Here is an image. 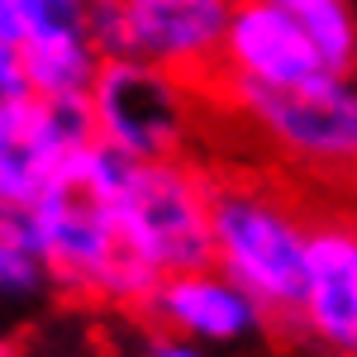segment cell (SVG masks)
Instances as JSON below:
<instances>
[{
    "label": "cell",
    "instance_id": "277c9868",
    "mask_svg": "<svg viewBox=\"0 0 357 357\" xmlns=\"http://www.w3.org/2000/svg\"><path fill=\"white\" fill-rule=\"evenodd\" d=\"M114 215L124 243L158 276L215 267V229H210V167L191 158L134 162L114 191Z\"/></svg>",
    "mask_w": 357,
    "mask_h": 357
},
{
    "label": "cell",
    "instance_id": "8992f818",
    "mask_svg": "<svg viewBox=\"0 0 357 357\" xmlns=\"http://www.w3.org/2000/svg\"><path fill=\"white\" fill-rule=\"evenodd\" d=\"M291 338L324 357H357V215L314 210L305 296Z\"/></svg>",
    "mask_w": 357,
    "mask_h": 357
},
{
    "label": "cell",
    "instance_id": "6da1fadb",
    "mask_svg": "<svg viewBox=\"0 0 357 357\" xmlns=\"http://www.w3.org/2000/svg\"><path fill=\"white\" fill-rule=\"evenodd\" d=\"M210 229L215 267L272 314L276 333H291L305 296L314 210L276 181L248 172H210Z\"/></svg>",
    "mask_w": 357,
    "mask_h": 357
},
{
    "label": "cell",
    "instance_id": "2e32d148",
    "mask_svg": "<svg viewBox=\"0 0 357 357\" xmlns=\"http://www.w3.org/2000/svg\"><path fill=\"white\" fill-rule=\"evenodd\" d=\"M353 77H357V57H353Z\"/></svg>",
    "mask_w": 357,
    "mask_h": 357
},
{
    "label": "cell",
    "instance_id": "4fadbf2b",
    "mask_svg": "<svg viewBox=\"0 0 357 357\" xmlns=\"http://www.w3.org/2000/svg\"><path fill=\"white\" fill-rule=\"evenodd\" d=\"M148 357H210V353H205V343H191L181 333H167V338H158L148 348Z\"/></svg>",
    "mask_w": 357,
    "mask_h": 357
},
{
    "label": "cell",
    "instance_id": "7a4b0ae2",
    "mask_svg": "<svg viewBox=\"0 0 357 357\" xmlns=\"http://www.w3.org/2000/svg\"><path fill=\"white\" fill-rule=\"evenodd\" d=\"M24 229L48 281L72 296L105 301L119 310H143L162 281L124 243L114 195L91 186L77 167L67 176H57L24 210Z\"/></svg>",
    "mask_w": 357,
    "mask_h": 357
},
{
    "label": "cell",
    "instance_id": "9a60e30c",
    "mask_svg": "<svg viewBox=\"0 0 357 357\" xmlns=\"http://www.w3.org/2000/svg\"><path fill=\"white\" fill-rule=\"evenodd\" d=\"M348 181H353V191H357V167H353V176H348Z\"/></svg>",
    "mask_w": 357,
    "mask_h": 357
},
{
    "label": "cell",
    "instance_id": "5bb4252c",
    "mask_svg": "<svg viewBox=\"0 0 357 357\" xmlns=\"http://www.w3.org/2000/svg\"><path fill=\"white\" fill-rule=\"evenodd\" d=\"M0 43H15L20 48V15L10 0H0Z\"/></svg>",
    "mask_w": 357,
    "mask_h": 357
},
{
    "label": "cell",
    "instance_id": "30bf717a",
    "mask_svg": "<svg viewBox=\"0 0 357 357\" xmlns=\"http://www.w3.org/2000/svg\"><path fill=\"white\" fill-rule=\"evenodd\" d=\"M24 77L43 100H86L96 72H100V48L91 43V33H48V38H24Z\"/></svg>",
    "mask_w": 357,
    "mask_h": 357
},
{
    "label": "cell",
    "instance_id": "7c38bea8",
    "mask_svg": "<svg viewBox=\"0 0 357 357\" xmlns=\"http://www.w3.org/2000/svg\"><path fill=\"white\" fill-rule=\"evenodd\" d=\"M10 5L20 15V43L48 33H91L86 29L91 0H10Z\"/></svg>",
    "mask_w": 357,
    "mask_h": 357
},
{
    "label": "cell",
    "instance_id": "ba28073f",
    "mask_svg": "<svg viewBox=\"0 0 357 357\" xmlns=\"http://www.w3.org/2000/svg\"><path fill=\"white\" fill-rule=\"evenodd\" d=\"M143 314L153 324H162L167 333H181V338L210 343V348H238V343L276 333L272 314L220 267L162 276L143 305Z\"/></svg>",
    "mask_w": 357,
    "mask_h": 357
},
{
    "label": "cell",
    "instance_id": "8fae6325",
    "mask_svg": "<svg viewBox=\"0 0 357 357\" xmlns=\"http://www.w3.org/2000/svg\"><path fill=\"white\" fill-rule=\"evenodd\" d=\"M48 286V272L29 243L24 210H0V301H29Z\"/></svg>",
    "mask_w": 357,
    "mask_h": 357
},
{
    "label": "cell",
    "instance_id": "5b68a950",
    "mask_svg": "<svg viewBox=\"0 0 357 357\" xmlns=\"http://www.w3.org/2000/svg\"><path fill=\"white\" fill-rule=\"evenodd\" d=\"M191 96L195 86H186L167 67H153L143 57H105L86 100L100 143L119 148L134 162H158L186 158L195 129Z\"/></svg>",
    "mask_w": 357,
    "mask_h": 357
},
{
    "label": "cell",
    "instance_id": "e0dca14e",
    "mask_svg": "<svg viewBox=\"0 0 357 357\" xmlns=\"http://www.w3.org/2000/svg\"><path fill=\"white\" fill-rule=\"evenodd\" d=\"M348 5H357V0H348Z\"/></svg>",
    "mask_w": 357,
    "mask_h": 357
},
{
    "label": "cell",
    "instance_id": "9c48e42d",
    "mask_svg": "<svg viewBox=\"0 0 357 357\" xmlns=\"http://www.w3.org/2000/svg\"><path fill=\"white\" fill-rule=\"evenodd\" d=\"M319 72L324 62L291 0H234L229 29H224L220 77L257 86H296Z\"/></svg>",
    "mask_w": 357,
    "mask_h": 357
},
{
    "label": "cell",
    "instance_id": "52a82bcc",
    "mask_svg": "<svg viewBox=\"0 0 357 357\" xmlns=\"http://www.w3.org/2000/svg\"><path fill=\"white\" fill-rule=\"evenodd\" d=\"M234 0H124V57L176 72L186 86H215Z\"/></svg>",
    "mask_w": 357,
    "mask_h": 357
},
{
    "label": "cell",
    "instance_id": "3957f363",
    "mask_svg": "<svg viewBox=\"0 0 357 357\" xmlns=\"http://www.w3.org/2000/svg\"><path fill=\"white\" fill-rule=\"evenodd\" d=\"M215 100L257 134V143L291 172L314 181H348L357 167V77L319 72L296 86H257L215 77Z\"/></svg>",
    "mask_w": 357,
    "mask_h": 357
}]
</instances>
